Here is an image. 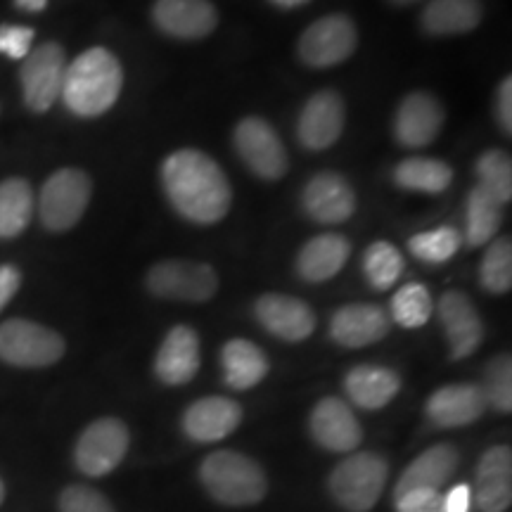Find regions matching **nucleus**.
<instances>
[{
	"mask_svg": "<svg viewBox=\"0 0 512 512\" xmlns=\"http://www.w3.org/2000/svg\"><path fill=\"white\" fill-rule=\"evenodd\" d=\"M477 188H482L486 195L494 197L501 204L512 200V162L510 155L503 150H486L477 159Z\"/></svg>",
	"mask_w": 512,
	"mask_h": 512,
	"instance_id": "72a5a7b5",
	"label": "nucleus"
},
{
	"mask_svg": "<svg viewBox=\"0 0 512 512\" xmlns=\"http://www.w3.org/2000/svg\"><path fill=\"white\" fill-rule=\"evenodd\" d=\"M5 503V482L3 479H0V505Z\"/></svg>",
	"mask_w": 512,
	"mask_h": 512,
	"instance_id": "49530a36",
	"label": "nucleus"
},
{
	"mask_svg": "<svg viewBox=\"0 0 512 512\" xmlns=\"http://www.w3.org/2000/svg\"><path fill=\"white\" fill-rule=\"evenodd\" d=\"M200 335L190 325H176L166 332L155 356V375L166 387H183L200 373Z\"/></svg>",
	"mask_w": 512,
	"mask_h": 512,
	"instance_id": "6ab92c4d",
	"label": "nucleus"
},
{
	"mask_svg": "<svg viewBox=\"0 0 512 512\" xmlns=\"http://www.w3.org/2000/svg\"><path fill=\"white\" fill-rule=\"evenodd\" d=\"M479 285L489 294H505L512 287V242L498 238L486 247L479 264Z\"/></svg>",
	"mask_w": 512,
	"mask_h": 512,
	"instance_id": "c9c22d12",
	"label": "nucleus"
},
{
	"mask_svg": "<svg viewBox=\"0 0 512 512\" xmlns=\"http://www.w3.org/2000/svg\"><path fill=\"white\" fill-rule=\"evenodd\" d=\"M479 387L484 392L486 406L505 415L512 411V361L508 354L491 358L484 370V384Z\"/></svg>",
	"mask_w": 512,
	"mask_h": 512,
	"instance_id": "e433bc0d",
	"label": "nucleus"
},
{
	"mask_svg": "<svg viewBox=\"0 0 512 512\" xmlns=\"http://www.w3.org/2000/svg\"><path fill=\"white\" fill-rule=\"evenodd\" d=\"M453 181V169L441 159L432 157H408L396 164L394 183L401 190L425 192V195H441Z\"/></svg>",
	"mask_w": 512,
	"mask_h": 512,
	"instance_id": "c756f323",
	"label": "nucleus"
},
{
	"mask_svg": "<svg viewBox=\"0 0 512 512\" xmlns=\"http://www.w3.org/2000/svg\"><path fill=\"white\" fill-rule=\"evenodd\" d=\"M242 406L228 396H204L185 408L181 427L195 444H216L240 427Z\"/></svg>",
	"mask_w": 512,
	"mask_h": 512,
	"instance_id": "a211bd4d",
	"label": "nucleus"
},
{
	"mask_svg": "<svg viewBox=\"0 0 512 512\" xmlns=\"http://www.w3.org/2000/svg\"><path fill=\"white\" fill-rule=\"evenodd\" d=\"M437 316L444 330L453 361L470 358L482 347L484 323L475 302L460 290H448L439 297Z\"/></svg>",
	"mask_w": 512,
	"mask_h": 512,
	"instance_id": "4468645a",
	"label": "nucleus"
},
{
	"mask_svg": "<svg viewBox=\"0 0 512 512\" xmlns=\"http://www.w3.org/2000/svg\"><path fill=\"white\" fill-rule=\"evenodd\" d=\"M389 313L377 304H347L330 318V337L344 349H363L389 335Z\"/></svg>",
	"mask_w": 512,
	"mask_h": 512,
	"instance_id": "5701e85b",
	"label": "nucleus"
},
{
	"mask_svg": "<svg viewBox=\"0 0 512 512\" xmlns=\"http://www.w3.org/2000/svg\"><path fill=\"white\" fill-rule=\"evenodd\" d=\"M463 235L458 228L453 226H439L434 230H425V233L413 235L408 240V252L415 259L425 261V264H446L448 259H453L463 247Z\"/></svg>",
	"mask_w": 512,
	"mask_h": 512,
	"instance_id": "f704fd0d",
	"label": "nucleus"
},
{
	"mask_svg": "<svg viewBox=\"0 0 512 512\" xmlns=\"http://www.w3.org/2000/svg\"><path fill=\"white\" fill-rule=\"evenodd\" d=\"M344 392L356 408L380 411L389 406L401 392V377L396 370L384 366H356L344 375Z\"/></svg>",
	"mask_w": 512,
	"mask_h": 512,
	"instance_id": "bb28decb",
	"label": "nucleus"
},
{
	"mask_svg": "<svg viewBox=\"0 0 512 512\" xmlns=\"http://www.w3.org/2000/svg\"><path fill=\"white\" fill-rule=\"evenodd\" d=\"M235 152L256 178L275 183L290 169V157L275 128L266 119L247 117L233 131Z\"/></svg>",
	"mask_w": 512,
	"mask_h": 512,
	"instance_id": "9d476101",
	"label": "nucleus"
},
{
	"mask_svg": "<svg viewBox=\"0 0 512 512\" xmlns=\"http://www.w3.org/2000/svg\"><path fill=\"white\" fill-rule=\"evenodd\" d=\"M363 273L368 285L377 292H387L399 283L403 273V256L392 242L377 240L363 254Z\"/></svg>",
	"mask_w": 512,
	"mask_h": 512,
	"instance_id": "473e14b6",
	"label": "nucleus"
},
{
	"mask_svg": "<svg viewBox=\"0 0 512 512\" xmlns=\"http://www.w3.org/2000/svg\"><path fill=\"white\" fill-rule=\"evenodd\" d=\"M501 204L489 197L482 188H472L465 202V238L470 247H484L496 238L501 228Z\"/></svg>",
	"mask_w": 512,
	"mask_h": 512,
	"instance_id": "7c9ffc66",
	"label": "nucleus"
},
{
	"mask_svg": "<svg viewBox=\"0 0 512 512\" xmlns=\"http://www.w3.org/2000/svg\"><path fill=\"white\" fill-rule=\"evenodd\" d=\"M67 342L60 332L29 318L0 323V361L12 368L38 370L62 361Z\"/></svg>",
	"mask_w": 512,
	"mask_h": 512,
	"instance_id": "423d86ee",
	"label": "nucleus"
},
{
	"mask_svg": "<svg viewBox=\"0 0 512 512\" xmlns=\"http://www.w3.org/2000/svg\"><path fill=\"white\" fill-rule=\"evenodd\" d=\"M93 197L91 176L76 166H62L43 183L36 200L38 219L50 233H67L83 219Z\"/></svg>",
	"mask_w": 512,
	"mask_h": 512,
	"instance_id": "39448f33",
	"label": "nucleus"
},
{
	"mask_svg": "<svg viewBox=\"0 0 512 512\" xmlns=\"http://www.w3.org/2000/svg\"><path fill=\"white\" fill-rule=\"evenodd\" d=\"M347 124V105L337 91L313 93L302 107L297 119V138L304 150L323 152L332 147L342 136Z\"/></svg>",
	"mask_w": 512,
	"mask_h": 512,
	"instance_id": "f8f14e48",
	"label": "nucleus"
},
{
	"mask_svg": "<svg viewBox=\"0 0 512 512\" xmlns=\"http://www.w3.org/2000/svg\"><path fill=\"white\" fill-rule=\"evenodd\" d=\"M394 5H413V3H418V0H392Z\"/></svg>",
	"mask_w": 512,
	"mask_h": 512,
	"instance_id": "de8ad7c7",
	"label": "nucleus"
},
{
	"mask_svg": "<svg viewBox=\"0 0 512 512\" xmlns=\"http://www.w3.org/2000/svg\"><path fill=\"white\" fill-rule=\"evenodd\" d=\"M124 88V67L107 48H88L67 64L62 105L79 119H98L117 105Z\"/></svg>",
	"mask_w": 512,
	"mask_h": 512,
	"instance_id": "f03ea898",
	"label": "nucleus"
},
{
	"mask_svg": "<svg viewBox=\"0 0 512 512\" xmlns=\"http://www.w3.org/2000/svg\"><path fill=\"white\" fill-rule=\"evenodd\" d=\"M162 190L181 219L195 226H214L233 207L228 176L209 155L195 147L171 152L159 169Z\"/></svg>",
	"mask_w": 512,
	"mask_h": 512,
	"instance_id": "f257e3e1",
	"label": "nucleus"
},
{
	"mask_svg": "<svg viewBox=\"0 0 512 512\" xmlns=\"http://www.w3.org/2000/svg\"><path fill=\"white\" fill-rule=\"evenodd\" d=\"M472 503L479 512H505L512 503V451L510 446H491L477 460Z\"/></svg>",
	"mask_w": 512,
	"mask_h": 512,
	"instance_id": "4be33fe9",
	"label": "nucleus"
},
{
	"mask_svg": "<svg viewBox=\"0 0 512 512\" xmlns=\"http://www.w3.org/2000/svg\"><path fill=\"white\" fill-rule=\"evenodd\" d=\"M439 491H408L394 498L396 512H441Z\"/></svg>",
	"mask_w": 512,
	"mask_h": 512,
	"instance_id": "ea45409f",
	"label": "nucleus"
},
{
	"mask_svg": "<svg viewBox=\"0 0 512 512\" xmlns=\"http://www.w3.org/2000/svg\"><path fill=\"white\" fill-rule=\"evenodd\" d=\"M460 465V453L453 444H437L422 451L413 463H408L394 486V498L408 491H439L451 482Z\"/></svg>",
	"mask_w": 512,
	"mask_h": 512,
	"instance_id": "b1692460",
	"label": "nucleus"
},
{
	"mask_svg": "<svg viewBox=\"0 0 512 512\" xmlns=\"http://www.w3.org/2000/svg\"><path fill=\"white\" fill-rule=\"evenodd\" d=\"M221 370L223 382L233 392H249L266 380L271 361L259 344L249 342L245 337H233L221 349Z\"/></svg>",
	"mask_w": 512,
	"mask_h": 512,
	"instance_id": "a878e982",
	"label": "nucleus"
},
{
	"mask_svg": "<svg viewBox=\"0 0 512 512\" xmlns=\"http://www.w3.org/2000/svg\"><path fill=\"white\" fill-rule=\"evenodd\" d=\"M496 119L505 136L512 133V79L505 76L496 93Z\"/></svg>",
	"mask_w": 512,
	"mask_h": 512,
	"instance_id": "a19ab883",
	"label": "nucleus"
},
{
	"mask_svg": "<svg viewBox=\"0 0 512 512\" xmlns=\"http://www.w3.org/2000/svg\"><path fill=\"white\" fill-rule=\"evenodd\" d=\"M486 411V399L479 384L460 382L439 387L425 403V415L439 430H458L477 422Z\"/></svg>",
	"mask_w": 512,
	"mask_h": 512,
	"instance_id": "412c9836",
	"label": "nucleus"
},
{
	"mask_svg": "<svg viewBox=\"0 0 512 512\" xmlns=\"http://www.w3.org/2000/svg\"><path fill=\"white\" fill-rule=\"evenodd\" d=\"M131 432L119 418H98L86 425L74 444V465L86 477H107L124 463Z\"/></svg>",
	"mask_w": 512,
	"mask_h": 512,
	"instance_id": "0eeeda50",
	"label": "nucleus"
},
{
	"mask_svg": "<svg viewBox=\"0 0 512 512\" xmlns=\"http://www.w3.org/2000/svg\"><path fill=\"white\" fill-rule=\"evenodd\" d=\"M50 0H15V5L24 12H43L48 8Z\"/></svg>",
	"mask_w": 512,
	"mask_h": 512,
	"instance_id": "c03bdc74",
	"label": "nucleus"
},
{
	"mask_svg": "<svg viewBox=\"0 0 512 512\" xmlns=\"http://www.w3.org/2000/svg\"><path fill=\"white\" fill-rule=\"evenodd\" d=\"M34 38L36 29L24 27V24H3L0 27V55L22 62L34 48Z\"/></svg>",
	"mask_w": 512,
	"mask_h": 512,
	"instance_id": "58836bf2",
	"label": "nucleus"
},
{
	"mask_svg": "<svg viewBox=\"0 0 512 512\" xmlns=\"http://www.w3.org/2000/svg\"><path fill=\"white\" fill-rule=\"evenodd\" d=\"M67 57L60 43L48 41L43 46L31 48L19 69V86H22L24 107L34 114H48L62 95Z\"/></svg>",
	"mask_w": 512,
	"mask_h": 512,
	"instance_id": "1a4fd4ad",
	"label": "nucleus"
},
{
	"mask_svg": "<svg viewBox=\"0 0 512 512\" xmlns=\"http://www.w3.org/2000/svg\"><path fill=\"white\" fill-rule=\"evenodd\" d=\"M302 209L311 221L337 226L356 214V192L344 176L320 171L302 190Z\"/></svg>",
	"mask_w": 512,
	"mask_h": 512,
	"instance_id": "f3484780",
	"label": "nucleus"
},
{
	"mask_svg": "<svg viewBox=\"0 0 512 512\" xmlns=\"http://www.w3.org/2000/svg\"><path fill=\"white\" fill-rule=\"evenodd\" d=\"M152 22L162 34L178 41H200L219 24V12L209 0H157Z\"/></svg>",
	"mask_w": 512,
	"mask_h": 512,
	"instance_id": "aec40b11",
	"label": "nucleus"
},
{
	"mask_svg": "<svg viewBox=\"0 0 512 512\" xmlns=\"http://www.w3.org/2000/svg\"><path fill=\"white\" fill-rule=\"evenodd\" d=\"M254 318L268 335L290 344L304 342L316 330V313L304 299L292 294L268 292L259 297L254 304Z\"/></svg>",
	"mask_w": 512,
	"mask_h": 512,
	"instance_id": "2eb2a0df",
	"label": "nucleus"
},
{
	"mask_svg": "<svg viewBox=\"0 0 512 512\" xmlns=\"http://www.w3.org/2000/svg\"><path fill=\"white\" fill-rule=\"evenodd\" d=\"M200 482L207 494L226 508H249L264 501L268 494L264 467L247 453L230 451V448L209 453L202 460Z\"/></svg>",
	"mask_w": 512,
	"mask_h": 512,
	"instance_id": "7ed1b4c3",
	"label": "nucleus"
},
{
	"mask_svg": "<svg viewBox=\"0 0 512 512\" xmlns=\"http://www.w3.org/2000/svg\"><path fill=\"white\" fill-rule=\"evenodd\" d=\"M311 439L330 453H354L363 441V427L354 408L339 396H325L309 413Z\"/></svg>",
	"mask_w": 512,
	"mask_h": 512,
	"instance_id": "ddd939ff",
	"label": "nucleus"
},
{
	"mask_svg": "<svg viewBox=\"0 0 512 512\" xmlns=\"http://www.w3.org/2000/svg\"><path fill=\"white\" fill-rule=\"evenodd\" d=\"M389 479V463L373 451L349 453L328 477L332 501L347 512H370L380 503Z\"/></svg>",
	"mask_w": 512,
	"mask_h": 512,
	"instance_id": "20e7f679",
	"label": "nucleus"
},
{
	"mask_svg": "<svg viewBox=\"0 0 512 512\" xmlns=\"http://www.w3.org/2000/svg\"><path fill=\"white\" fill-rule=\"evenodd\" d=\"M434 313L432 294L422 283H408L392 297L389 304V316L396 325L406 330H418L427 325Z\"/></svg>",
	"mask_w": 512,
	"mask_h": 512,
	"instance_id": "2f4dec72",
	"label": "nucleus"
},
{
	"mask_svg": "<svg viewBox=\"0 0 512 512\" xmlns=\"http://www.w3.org/2000/svg\"><path fill=\"white\" fill-rule=\"evenodd\" d=\"M271 3L280 10H294V8H302L306 3H311V0H271Z\"/></svg>",
	"mask_w": 512,
	"mask_h": 512,
	"instance_id": "a18cd8bd",
	"label": "nucleus"
},
{
	"mask_svg": "<svg viewBox=\"0 0 512 512\" xmlns=\"http://www.w3.org/2000/svg\"><path fill=\"white\" fill-rule=\"evenodd\" d=\"M444 121V107H441V102L432 93L413 91L396 107L392 124L394 140L401 147L420 150V147L432 145L439 138Z\"/></svg>",
	"mask_w": 512,
	"mask_h": 512,
	"instance_id": "dca6fc26",
	"label": "nucleus"
},
{
	"mask_svg": "<svg viewBox=\"0 0 512 512\" xmlns=\"http://www.w3.org/2000/svg\"><path fill=\"white\" fill-rule=\"evenodd\" d=\"M482 15V0H430L420 24L430 36H460L475 31Z\"/></svg>",
	"mask_w": 512,
	"mask_h": 512,
	"instance_id": "cd10ccee",
	"label": "nucleus"
},
{
	"mask_svg": "<svg viewBox=\"0 0 512 512\" xmlns=\"http://www.w3.org/2000/svg\"><path fill=\"white\" fill-rule=\"evenodd\" d=\"M472 510V489L467 484L451 486L446 496H441V512H470Z\"/></svg>",
	"mask_w": 512,
	"mask_h": 512,
	"instance_id": "37998d69",
	"label": "nucleus"
},
{
	"mask_svg": "<svg viewBox=\"0 0 512 512\" xmlns=\"http://www.w3.org/2000/svg\"><path fill=\"white\" fill-rule=\"evenodd\" d=\"M36 211L34 188L27 178L0 181V240H15L29 228Z\"/></svg>",
	"mask_w": 512,
	"mask_h": 512,
	"instance_id": "c85d7f7f",
	"label": "nucleus"
},
{
	"mask_svg": "<svg viewBox=\"0 0 512 512\" xmlns=\"http://www.w3.org/2000/svg\"><path fill=\"white\" fill-rule=\"evenodd\" d=\"M145 285L157 299L204 304L219 290V275L202 261L166 259L147 271Z\"/></svg>",
	"mask_w": 512,
	"mask_h": 512,
	"instance_id": "6e6552de",
	"label": "nucleus"
},
{
	"mask_svg": "<svg viewBox=\"0 0 512 512\" xmlns=\"http://www.w3.org/2000/svg\"><path fill=\"white\" fill-rule=\"evenodd\" d=\"M22 287V271L15 264H0V313L5 311Z\"/></svg>",
	"mask_w": 512,
	"mask_h": 512,
	"instance_id": "79ce46f5",
	"label": "nucleus"
},
{
	"mask_svg": "<svg viewBox=\"0 0 512 512\" xmlns=\"http://www.w3.org/2000/svg\"><path fill=\"white\" fill-rule=\"evenodd\" d=\"M351 245L344 235L325 233L311 238L297 254V275L304 283H328L347 266Z\"/></svg>",
	"mask_w": 512,
	"mask_h": 512,
	"instance_id": "393cba45",
	"label": "nucleus"
},
{
	"mask_svg": "<svg viewBox=\"0 0 512 512\" xmlns=\"http://www.w3.org/2000/svg\"><path fill=\"white\" fill-rule=\"evenodd\" d=\"M358 31L351 17L335 12L316 19L299 38L297 53L306 67L330 69L356 53Z\"/></svg>",
	"mask_w": 512,
	"mask_h": 512,
	"instance_id": "9b49d317",
	"label": "nucleus"
},
{
	"mask_svg": "<svg viewBox=\"0 0 512 512\" xmlns=\"http://www.w3.org/2000/svg\"><path fill=\"white\" fill-rule=\"evenodd\" d=\"M57 512H117L102 491L86 484H69L57 498Z\"/></svg>",
	"mask_w": 512,
	"mask_h": 512,
	"instance_id": "4c0bfd02",
	"label": "nucleus"
}]
</instances>
